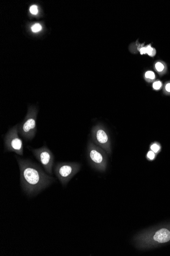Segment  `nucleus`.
<instances>
[{
  "instance_id": "17",
  "label": "nucleus",
  "mask_w": 170,
  "mask_h": 256,
  "mask_svg": "<svg viewBox=\"0 0 170 256\" xmlns=\"http://www.w3.org/2000/svg\"><path fill=\"white\" fill-rule=\"evenodd\" d=\"M166 90L168 92H170V83H168L166 85Z\"/></svg>"
},
{
  "instance_id": "18",
  "label": "nucleus",
  "mask_w": 170,
  "mask_h": 256,
  "mask_svg": "<svg viewBox=\"0 0 170 256\" xmlns=\"http://www.w3.org/2000/svg\"><path fill=\"white\" fill-rule=\"evenodd\" d=\"M140 52H141V53L142 54L146 53V48H142L140 50Z\"/></svg>"
},
{
  "instance_id": "13",
  "label": "nucleus",
  "mask_w": 170,
  "mask_h": 256,
  "mask_svg": "<svg viewBox=\"0 0 170 256\" xmlns=\"http://www.w3.org/2000/svg\"><path fill=\"white\" fill-rule=\"evenodd\" d=\"M145 77L148 79L153 80L155 78V74L152 71H147L145 73Z\"/></svg>"
},
{
  "instance_id": "9",
  "label": "nucleus",
  "mask_w": 170,
  "mask_h": 256,
  "mask_svg": "<svg viewBox=\"0 0 170 256\" xmlns=\"http://www.w3.org/2000/svg\"><path fill=\"white\" fill-rule=\"evenodd\" d=\"M150 149L151 150L153 151L154 153H158L161 150V146L158 143H153L150 146Z\"/></svg>"
},
{
  "instance_id": "15",
  "label": "nucleus",
  "mask_w": 170,
  "mask_h": 256,
  "mask_svg": "<svg viewBox=\"0 0 170 256\" xmlns=\"http://www.w3.org/2000/svg\"><path fill=\"white\" fill-rule=\"evenodd\" d=\"M155 68L157 71L161 72L164 69V66L160 62H157L155 65Z\"/></svg>"
},
{
  "instance_id": "2",
  "label": "nucleus",
  "mask_w": 170,
  "mask_h": 256,
  "mask_svg": "<svg viewBox=\"0 0 170 256\" xmlns=\"http://www.w3.org/2000/svg\"><path fill=\"white\" fill-rule=\"evenodd\" d=\"M135 246L145 250L170 243V223L162 224L144 230L136 235L133 239Z\"/></svg>"
},
{
  "instance_id": "16",
  "label": "nucleus",
  "mask_w": 170,
  "mask_h": 256,
  "mask_svg": "<svg viewBox=\"0 0 170 256\" xmlns=\"http://www.w3.org/2000/svg\"><path fill=\"white\" fill-rule=\"evenodd\" d=\"M161 86H162V83L160 81H157L154 82V83L153 84V89L155 90H156L160 89Z\"/></svg>"
},
{
  "instance_id": "5",
  "label": "nucleus",
  "mask_w": 170,
  "mask_h": 256,
  "mask_svg": "<svg viewBox=\"0 0 170 256\" xmlns=\"http://www.w3.org/2000/svg\"><path fill=\"white\" fill-rule=\"evenodd\" d=\"M92 142L109 154L112 153V144L109 133L102 124H96L91 130Z\"/></svg>"
},
{
  "instance_id": "7",
  "label": "nucleus",
  "mask_w": 170,
  "mask_h": 256,
  "mask_svg": "<svg viewBox=\"0 0 170 256\" xmlns=\"http://www.w3.org/2000/svg\"><path fill=\"white\" fill-rule=\"evenodd\" d=\"M28 148L33 153L35 158L40 162L45 172L50 175H53L54 155L51 150L46 145L36 149L29 146Z\"/></svg>"
},
{
  "instance_id": "3",
  "label": "nucleus",
  "mask_w": 170,
  "mask_h": 256,
  "mask_svg": "<svg viewBox=\"0 0 170 256\" xmlns=\"http://www.w3.org/2000/svg\"><path fill=\"white\" fill-rule=\"evenodd\" d=\"M103 149L95 145L92 141L88 143L87 154L90 165L97 171L105 172L108 166V155Z\"/></svg>"
},
{
  "instance_id": "8",
  "label": "nucleus",
  "mask_w": 170,
  "mask_h": 256,
  "mask_svg": "<svg viewBox=\"0 0 170 256\" xmlns=\"http://www.w3.org/2000/svg\"><path fill=\"white\" fill-rule=\"evenodd\" d=\"M18 133L26 141L32 140L37 133L36 111L31 110L20 124H18Z\"/></svg>"
},
{
  "instance_id": "4",
  "label": "nucleus",
  "mask_w": 170,
  "mask_h": 256,
  "mask_svg": "<svg viewBox=\"0 0 170 256\" xmlns=\"http://www.w3.org/2000/svg\"><path fill=\"white\" fill-rule=\"evenodd\" d=\"M81 166L76 162H59L54 166V173L62 186L65 187L79 171Z\"/></svg>"
},
{
  "instance_id": "6",
  "label": "nucleus",
  "mask_w": 170,
  "mask_h": 256,
  "mask_svg": "<svg viewBox=\"0 0 170 256\" xmlns=\"http://www.w3.org/2000/svg\"><path fill=\"white\" fill-rule=\"evenodd\" d=\"M18 124L11 128L4 138V146L6 151L13 152L19 155L23 154V141L18 135Z\"/></svg>"
},
{
  "instance_id": "1",
  "label": "nucleus",
  "mask_w": 170,
  "mask_h": 256,
  "mask_svg": "<svg viewBox=\"0 0 170 256\" xmlns=\"http://www.w3.org/2000/svg\"><path fill=\"white\" fill-rule=\"evenodd\" d=\"M20 171L21 187L27 196H35L55 182L41 167L29 159L16 157Z\"/></svg>"
},
{
  "instance_id": "10",
  "label": "nucleus",
  "mask_w": 170,
  "mask_h": 256,
  "mask_svg": "<svg viewBox=\"0 0 170 256\" xmlns=\"http://www.w3.org/2000/svg\"><path fill=\"white\" fill-rule=\"evenodd\" d=\"M156 153H154L152 150H149L147 152L146 154V158L148 160L150 161H152L155 160L156 158Z\"/></svg>"
},
{
  "instance_id": "12",
  "label": "nucleus",
  "mask_w": 170,
  "mask_h": 256,
  "mask_svg": "<svg viewBox=\"0 0 170 256\" xmlns=\"http://www.w3.org/2000/svg\"><path fill=\"white\" fill-rule=\"evenodd\" d=\"M146 53L150 56H154L155 54V51L154 49L151 47L150 46H148L146 48Z\"/></svg>"
},
{
  "instance_id": "14",
  "label": "nucleus",
  "mask_w": 170,
  "mask_h": 256,
  "mask_svg": "<svg viewBox=\"0 0 170 256\" xmlns=\"http://www.w3.org/2000/svg\"><path fill=\"white\" fill-rule=\"evenodd\" d=\"M30 11L31 13L33 14H37L38 13V11L37 6L35 5L31 6L30 7Z\"/></svg>"
},
{
  "instance_id": "11",
  "label": "nucleus",
  "mask_w": 170,
  "mask_h": 256,
  "mask_svg": "<svg viewBox=\"0 0 170 256\" xmlns=\"http://www.w3.org/2000/svg\"><path fill=\"white\" fill-rule=\"evenodd\" d=\"M42 29L41 25L39 23H36L34 24L31 27V29L33 32H37L40 31Z\"/></svg>"
}]
</instances>
